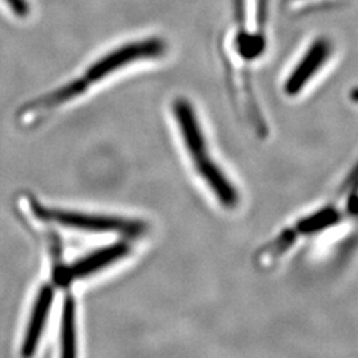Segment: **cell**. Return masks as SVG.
Returning a JSON list of instances; mask_svg holds the SVG:
<instances>
[{
	"mask_svg": "<svg viewBox=\"0 0 358 358\" xmlns=\"http://www.w3.org/2000/svg\"><path fill=\"white\" fill-rule=\"evenodd\" d=\"M334 55L332 38L325 35L312 38L282 76L280 90L284 97L297 100L304 96L328 69Z\"/></svg>",
	"mask_w": 358,
	"mask_h": 358,
	"instance_id": "cell-3",
	"label": "cell"
},
{
	"mask_svg": "<svg viewBox=\"0 0 358 358\" xmlns=\"http://www.w3.org/2000/svg\"><path fill=\"white\" fill-rule=\"evenodd\" d=\"M34 211L40 219L59 223L65 227H72L77 230L92 231V232H117V234H127V235H137L143 231V224L137 220L90 215V214H83V213H75V211L47 208L41 206L34 207Z\"/></svg>",
	"mask_w": 358,
	"mask_h": 358,
	"instance_id": "cell-4",
	"label": "cell"
},
{
	"mask_svg": "<svg viewBox=\"0 0 358 358\" xmlns=\"http://www.w3.org/2000/svg\"><path fill=\"white\" fill-rule=\"evenodd\" d=\"M166 41L161 38H149L129 43L127 45L108 53L88 68L85 78L90 85L103 77L115 72L118 68L140 60H150L162 57L166 53Z\"/></svg>",
	"mask_w": 358,
	"mask_h": 358,
	"instance_id": "cell-5",
	"label": "cell"
},
{
	"mask_svg": "<svg viewBox=\"0 0 358 358\" xmlns=\"http://www.w3.org/2000/svg\"><path fill=\"white\" fill-rule=\"evenodd\" d=\"M52 303H53V288L51 285H44L38 292L35 307L29 319V325H28L26 337L22 346L23 358H31L35 355L40 337L45 327V321L50 316Z\"/></svg>",
	"mask_w": 358,
	"mask_h": 358,
	"instance_id": "cell-8",
	"label": "cell"
},
{
	"mask_svg": "<svg viewBox=\"0 0 358 358\" xmlns=\"http://www.w3.org/2000/svg\"><path fill=\"white\" fill-rule=\"evenodd\" d=\"M76 309L71 296L65 299L62 324V358H76Z\"/></svg>",
	"mask_w": 358,
	"mask_h": 358,
	"instance_id": "cell-10",
	"label": "cell"
},
{
	"mask_svg": "<svg viewBox=\"0 0 358 358\" xmlns=\"http://www.w3.org/2000/svg\"><path fill=\"white\" fill-rule=\"evenodd\" d=\"M129 250H130V247L127 243L106 245V247L100 248L90 255L77 260L71 266L60 269V272L56 273V282L62 285H66L73 280L85 278L88 275L97 272L99 269L108 267L109 264L117 262L118 259L128 255Z\"/></svg>",
	"mask_w": 358,
	"mask_h": 358,
	"instance_id": "cell-6",
	"label": "cell"
},
{
	"mask_svg": "<svg viewBox=\"0 0 358 358\" xmlns=\"http://www.w3.org/2000/svg\"><path fill=\"white\" fill-rule=\"evenodd\" d=\"M338 219V224L358 223V158L340 183L332 199L325 202Z\"/></svg>",
	"mask_w": 358,
	"mask_h": 358,
	"instance_id": "cell-7",
	"label": "cell"
},
{
	"mask_svg": "<svg viewBox=\"0 0 358 358\" xmlns=\"http://www.w3.org/2000/svg\"><path fill=\"white\" fill-rule=\"evenodd\" d=\"M90 85V81H88L85 77L76 78V80H73L72 83L64 85L63 88L55 90V92H52L51 94L43 97V99L35 105V108L38 106V108L47 109V108L59 106V105L66 103V101L75 99L77 96L83 94Z\"/></svg>",
	"mask_w": 358,
	"mask_h": 358,
	"instance_id": "cell-11",
	"label": "cell"
},
{
	"mask_svg": "<svg viewBox=\"0 0 358 358\" xmlns=\"http://www.w3.org/2000/svg\"><path fill=\"white\" fill-rule=\"evenodd\" d=\"M271 0H231L230 17L217 38V56L231 106L257 140L269 124L255 84L256 71L269 50Z\"/></svg>",
	"mask_w": 358,
	"mask_h": 358,
	"instance_id": "cell-1",
	"label": "cell"
},
{
	"mask_svg": "<svg viewBox=\"0 0 358 358\" xmlns=\"http://www.w3.org/2000/svg\"><path fill=\"white\" fill-rule=\"evenodd\" d=\"M15 15L24 17L29 13V4L27 0H6Z\"/></svg>",
	"mask_w": 358,
	"mask_h": 358,
	"instance_id": "cell-12",
	"label": "cell"
},
{
	"mask_svg": "<svg viewBox=\"0 0 358 358\" xmlns=\"http://www.w3.org/2000/svg\"><path fill=\"white\" fill-rule=\"evenodd\" d=\"M171 113L182 145L206 190L224 211L238 210L242 202L241 189L215 153L195 105L189 99L178 97L171 103Z\"/></svg>",
	"mask_w": 358,
	"mask_h": 358,
	"instance_id": "cell-2",
	"label": "cell"
},
{
	"mask_svg": "<svg viewBox=\"0 0 358 358\" xmlns=\"http://www.w3.org/2000/svg\"><path fill=\"white\" fill-rule=\"evenodd\" d=\"M349 100L358 106V87L350 90V93H349Z\"/></svg>",
	"mask_w": 358,
	"mask_h": 358,
	"instance_id": "cell-13",
	"label": "cell"
},
{
	"mask_svg": "<svg viewBox=\"0 0 358 358\" xmlns=\"http://www.w3.org/2000/svg\"><path fill=\"white\" fill-rule=\"evenodd\" d=\"M352 1L355 0H282V4L288 15L309 16L336 11Z\"/></svg>",
	"mask_w": 358,
	"mask_h": 358,
	"instance_id": "cell-9",
	"label": "cell"
}]
</instances>
